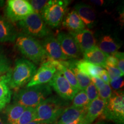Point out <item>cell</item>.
<instances>
[{
    "instance_id": "obj_1",
    "label": "cell",
    "mask_w": 124,
    "mask_h": 124,
    "mask_svg": "<svg viewBox=\"0 0 124 124\" xmlns=\"http://www.w3.org/2000/svg\"><path fill=\"white\" fill-rule=\"evenodd\" d=\"M69 106V101L59 96H49L41 102L36 110L35 121L55 123Z\"/></svg>"
},
{
    "instance_id": "obj_2",
    "label": "cell",
    "mask_w": 124,
    "mask_h": 124,
    "mask_svg": "<svg viewBox=\"0 0 124 124\" xmlns=\"http://www.w3.org/2000/svg\"><path fill=\"white\" fill-rule=\"evenodd\" d=\"M52 94L49 84L37 85L18 90L13 97V103L25 108H36Z\"/></svg>"
},
{
    "instance_id": "obj_3",
    "label": "cell",
    "mask_w": 124,
    "mask_h": 124,
    "mask_svg": "<svg viewBox=\"0 0 124 124\" xmlns=\"http://www.w3.org/2000/svg\"><path fill=\"white\" fill-rule=\"evenodd\" d=\"M37 70L35 63L25 59L16 61L15 67L10 70L9 86L10 89H18L31 80Z\"/></svg>"
},
{
    "instance_id": "obj_4",
    "label": "cell",
    "mask_w": 124,
    "mask_h": 124,
    "mask_svg": "<svg viewBox=\"0 0 124 124\" xmlns=\"http://www.w3.org/2000/svg\"><path fill=\"white\" fill-rule=\"evenodd\" d=\"M16 46L23 55L34 63L44 62L46 55L43 46L36 39L21 35L16 39Z\"/></svg>"
},
{
    "instance_id": "obj_5",
    "label": "cell",
    "mask_w": 124,
    "mask_h": 124,
    "mask_svg": "<svg viewBox=\"0 0 124 124\" xmlns=\"http://www.w3.org/2000/svg\"><path fill=\"white\" fill-rule=\"evenodd\" d=\"M102 117L116 124H124V94L123 90L114 91L106 102Z\"/></svg>"
},
{
    "instance_id": "obj_6",
    "label": "cell",
    "mask_w": 124,
    "mask_h": 124,
    "mask_svg": "<svg viewBox=\"0 0 124 124\" xmlns=\"http://www.w3.org/2000/svg\"><path fill=\"white\" fill-rule=\"evenodd\" d=\"M25 35L33 38H45L49 35V30L41 16L33 12L18 23Z\"/></svg>"
},
{
    "instance_id": "obj_7",
    "label": "cell",
    "mask_w": 124,
    "mask_h": 124,
    "mask_svg": "<svg viewBox=\"0 0 124 124\" xmlns=\"http://www.w3.org/2000/svg\"><path fill=\"white\" fill-rule=\"evenodd\" d=\"M70 2L68 0L49 1L41 15L45 23L51 28L58 27L66 15Z\"/></svg>"
},
{
    "instance_id": "obj_8",
    "label": "cell",
    "mask_w": 124,
    "mask_h": 124,
    "mask_svg": "<svg viewBox=\"0 0 124 124\" xmlns=\"http://www.w3.org/2000/svg\"><path fill=\"white\" fill-rule=\"evenodd\" d=\"M34 12L29 1L9 0L5 9L8 20L12 22H19Z\"/></svg>"
},
{
    "instance_id": "obj_9",
    "label": "cell",
    "mask_w": 124,
    "mask_h": 124,
    "mask_svg": "<svg viewBox=\"0 0 124 124\" xmlns=\"http://www.w3.org/2000/svg\"><path fill=\"white\" fill-rule=\"evenodd\" d=\"M49 85L56 91L59 97L66 101H72L78 92L71 86L60 71H56Z\"/></svg>"
},
{
    "instance_id": "obj_10",
    "label": "cell",
    "mask_w": 124,
    "mask_h": 124,
    "mask_svg": "<svg viewBox=\"0 0 124 124\" xmlns=\"http://www.w3.org/2000/svg\"><path fill=\"white\" fill-rule=\"evenodd\" d=\"M56 71L54 65L46 57L31 80L27 83V87L47 84L52 79Z\"/></svg>"
},
{
    "instance_id": "obj_11",
    "label": "cell",
    "mask_w": 124,
    "mask_h": 124,
    "mask_svg": "<svg viewBox=\"0 0 124 124\" xmlns=\"http://www.w3.org/2000/svg\"><path fill=\"white\" fill-rule=\"evenodd\" d=\"M56 39L59 43L63 54L68 60L76 59L80 56L81 52L70 33L60 32L58 34Z\"/></svg>"
},
{
    "instance_id": "obj_12",
    "label": "cell",
    "mask_w": 124,
    "mask_h": 124,
    "mask_svg": "<svg viewBox=\"0 0 124 124\" xmlns=\"http://www.w3.org/2000/svg\"><path fill=\"white\" fill-rule=\"evenodd\" d=\"M41 44L47 58L57 61L68 60L63 54L58 40L54 36L49 35L46 37Z\"/></svg>"
},
{
    "instance_id": "obj_13",
    "label": "cell",
    "mask_w": 124,
    "mask_h": 124,
    "mask_svg": "<svg viewBox=\"0 0 124 124\" xmlns=\"http://www.w3.org/2000/svg\"><path fill=\"white\" fill-rule=\"evenodd\" d=\"M73 37L81 53H84L96 46L94 33L89 29H85L75 33H70Z\"/></svg>"
},
{
    "instance_id": "obj_14",
    "label": "cell",
    "mask_w": 124,
    "mask_h": 124,
    "mask_svg": "<svg viewBox=\"0 0 124 124\" xmlns=\"http://www.w3.org/2000/svg\"><path fill=\"white\" fill-rule=\"evenodd\" d=\"M74 9L86 27L89 28L95 27L97 24V16L91 6L84 3H79L75 5Z\"/></svg>"
},
{
    "instance_id": "obj_15",
    "label": "cell",
    "mask_w": 124,
    "mask_h": 124,
    "mask_svg": "<svg viewBox=\"0 0 124 124\" xmlns=\"http://www.w3.org/2000/svg\"><path fill=\"white\" fill-rule=\"evenodd\" d=\"M107 101L98 97L95 100L90 102L87 108L85 120L87 124H91L95 120L102 116Z\"/></svg>"
},
{
    "instance_id": "obj_16",
    "label": "cell",
    "mask_w": 124,
    "mask_h": 124,
    "mask_svg": "<svg viewBox=\"0 0 124 124\" xmlns=\"http://www.w3.org/2000/svg\"><path fill=\"white\" fill-rule=\"evenodd\" d=\"M87 107L78 108L71 105L67 107L63 111L56 124H66L85 118Z\"/></svg>"
},
{
    "instance_id": "obj_17",
    "label": "cell",
    "mask_w": 124,
    "mask_h": 124,
    "mask_svg": "<svg viewBox=\"0 0 124 124\" xmlns=\"http://www.w3.org/2000/svg\"><path fill=\"white\" fill-rule=\"evenodd\" d=\"M17 36L15 26L10 21L0 16V43L13 42Z\"/></svg>"
},
{
    "instance_id": "obj_18",
    "label": "cell",
    "mask_w": 124,
    "mask_h": 124,
    "mask_svg": "<svg viewBox=\"0 0 124 124\" xmlns=\"http://www.w3.org/2000/svg\"><path fill=\"white\" fill-rule=\"evenodd\" d=\"M83 60L95 66L102 67L104 69L108 55L101 50L97 45L89 50L84 52Z\"/></svg>"
},
{
    "instance_id": "obj_19",
    "label": "cell",
    "mask_w": 124,
    "mask_h": 124,
    "mask_svg": "<svg viewBox=\"0 0 124 124\" xmlns=\"http://www.w3.org/2000/svg\"><path fill=\"white\" fill-rule=\"evenodd\" d=\"M98 48L107 55H113L118 51L121 44L113 35L107 34L101 37L98 41Z\"/></svg>"
},
{
    "instance_id": "obj_20",
    "label": "cell",
    "mask_w": 124,
    "mask_h": 124,
    "mask_svg": "<svg viewBox=\"0 0 124 124\" xmlns=\"http://www.w3.org/2000/svg\"><path fill=\"white\" fill-rule=\"evenodd\" d=\"M10 71L0 77V110L5 108L12 98V92L9 86Z\"/></svg>"
},
{
    "instance_id": "obj_21",
    "label": "cell",
    "mask_w": 124,
    "mask_h": 124,
    "mask_svg": "<svg viewBox=\"0 0 124 124\" xmlns=\"http://www.w3.org/2000/svg\"><path fill=\"white\" fill-rule=\"evenodd\" d=\"M63 26L70 31V33H75L86 29L84 23L74 10L65 16L63 21Z\"/></svg>"
},
{
    "instance_id": "obj_22",
    "label": "cell",
    "mask_w": 124,
    "mask_h": 124,
    "mask_svg": "<svg viewBox=\"0 0 124 124\" xmlns=\"http://www.w3.org/2000/svg\"><path fill=\"white\" fill-rule=\"evenodd\" d=\"M75 64L78 69L90 78L99 77L102 71L104 70L102 67L91 64L84 60H75Z\"/></svg>"
},
{
    "instance_id": "obj_23",
    "label": "cell",
    "mask_w": 124,
    "mask_h": 124,
    "mask_svg": "<svg viewBox=\"0 0 124 124\" xmlns=\"http://www.w3.org/2000/svg\"><path fill=\"white\" fill-rule=\"evenodd\" d=\"M5 108L6 122L7 124H12L19 118L27 108L21 105L13 103L7 105Z\"/></svg>"
},
{
    "instance_id": "obj_24",
    "label": "cell",
    "mask_w": 124,
    "mask_h": 124,
    "mask_svg": "<svg viewBox=\"0 0 124 124\" xmlns=\"http://www.w3.org/2000/svg\"><path fill=\"white\" fill-rule=\"evenodd\" d=\"M68 63L75 76L79 90H85L91 83L90 78L78 69L75 64V60H69Z\"/></svg>"
},
{
    "instance_id": "obj_25",
    "label": "cell",
    "mask_w": 124,
    "mask_h": 124,
    "mask_svg": "<svg viewBox=\"0 0 124 124\" xmlns=\"http://www.w3.org/2000/svg\"><path fill=\"white\" fill-rule=\"evenodd\" d=\"M90 103L84 90H80L74 96L72 100V106L78 108L87 107Z\"/></svg>"
},
{
    "instance_id": "obj_26",
    "label": "cell",
    "mask_w": 124,
    "mask_h": 124,
    "mask_svg": "<svg viewBox=\"0 0 124 124\" xmlns=\"http://www.w3.org/2000/svg\"><path fill=\"white\" fill-rule=\"evenodd\" d=\"M35 108H27L19 118L12 124H28L29 122L34 121L35 120Z\"/></svg>"
},
{
    "instance_id": "obj_27",
    "label": "cell",
    "mask_w": 124,
    "mask_h": 124,
    "mask_svg": "<svg viewBox=\"0 0 124 124\" xmlns=\"http://www.w3.org/2000/svg\"><path fill=\"white\" fill-rule=\"evenodd\" d=\"M11 70L10 62L2 49L0 48V77Z\"/></svg>"
},
{
    "instance_id": "obj_28",
    "label": "cell",
    "mask_w": 124,
    "mask_h": 124,
    "mask_svg": "<svg viewBox=\"0 0 124 124\" xmlns=\"http://www.w3.org/2000/svg\"><path fill=\"white\" fill-rule=\"evenodd\" d=\"M105 69H106V70L108 72L110 81L115 80L124 76V74L118 69L117 67L106 66L105 67Z\"/></svg>"
},
{
    "instance_id": "obj_29",
    "label": "cell",
    "mask_w": 124,
    "mask_h": 124,
    "mask_svg": "<svg viewBox=\"0 0 124 124\" xmlns=\"http://www.w3.org/2000/svg\"><path fill=\"white\" fill-rule=\"evenodd\" d=\"M49 1H36V0H32L29 1L31 7L33 8L34 12L39 14L41 15V13L44 10V8L46 7V4H48Z\"/></svg>"
},
{
    "instance_id": "obj_30",
    "label": "cell",
    "mask_w": 124,
    "mask_h": 124,
    "mask_svg": "<svg viewBox=\"0 0 124 124\" xmlns=\"http://www.w3.org/2000/svg\"><path fill=\"white\" fill-rule=\"evenodd\" d=\"M84 90L86 93V95L87 96L88 99L90 102H92L93 101L95 100L98 97V90L92 82L90 83L89 86L85 89Z\"/></svg>"
},
{
    "instance_id": "obj_31",
    "label": "cell",
    "mask_w": 124,
    "mask_h": 124,
    "mask_svg": "<svg viewBox=\"0 0 124 124\" xmlns=\"http://www.w3.org/2000/svg\"><path fill=\"white\" fill-rule=\"evenodd\" d=\"M98 97L105 101H108V99L112 95L113 91L109 85L105 84V86L98 90Z\"/></svg>"
},
{
    "instance_id": "obj_32",
    "label": "cell",
    "mask_w": 124,
    "mask_h": 124,
    "mask_svg": "<svg viewBox=\"0 0 124 124\" xmlns=\"http://www.w3.org/2000/svg\"><path fill=\"white\" fill-rule=\"evenodd\" d=\"M116 58L117 62V67L122 74H124V54L121 52H116L113 54Z\"/></svg>"
},
{
    "instance_id": "obj_33",
    "label": "cell",
    "mask_w": 124,
    "mask_h": 124,
    "mask_svg": "<svg viewBox=\"0 0 124 124\" xmlns=\"http://www.w3.org/2000/svg\"><path fill=\"white\" fill-rule=\"evenodd\" d=\"M111 89H113L114 91L121 90L122 88L124 87V78L123 77L119 78L113 81H110L109 83Z\"/></svg>"
},
{
    "instance_id": "obj_34",
    "label": "cell",
    "mask_w": 124,
    "mask_h": 124,
    "mask_svg": "<svg viewBox=\"0 0 124 124\" xmlns=\"http://www.w3.org/2000/svg\"><path fill=\"white\" fill-rule=\"evenodd\" d=\"M90 79L91 82L95 85L98 90L102 89L105 86V83L100 77H91Z\"/></svg>"
},
{
    "instance_id": "obj_35",
    "label": "cell",
    "mask_w": 124,
    "mask_h": 124,
    "mask_svg": "<svg viewBox=\"0 0 124 124\" xmlns=\"http://www.w3.org/2000/svg\"><path fill=\"white\" fill-rule=\"evenodd\" d=\"M117 59H116V58L114 57V56L113 55H108V58H107L106 66L117 67Z\"/></svg>"
},
{
    "instance_id": "obj_36",
    "label": "cell",
    "mask_w": 124,
    "mask_h": 124,
    "mask_svg": "<svg viewBox=\"0 0 124 124\" xmlns=\"http://www.w3.org/2000/svg\"><path fill=\"white\" fill-rule=\"evenodd\" d=\"M99 77H100V78L103 80V82H104L105 84L109 85L110 80L109 77H108V73L106 70L104 69L102 71L101 73L100 74V76H99Z\"/></svg>"
},
{
    "instance_id": "obj_37",
    "label": "cell",
    "mask_w": 124,
    "mask_h": 124,
    "mask_svg": "<svg viewBox=\"0 0 124 124\" xmlns=\"http://www.w3.org/2000/svg\"><path fill=\"white\" fill-rule=\"evenodd\" d=\"M66 124H87L86 121L85 120V118H80L75 121L71 122V123Z\"/></svg>"
},
{
    "instance_id": "obj_38",
    "label": "cell",
    "mask_w": 124,
    "mask_h": 124,
    "mask_svg": "<svg viewBox=\"0 0 124 124\" xmlns=\"http://www.w3.org/2000/svg\"><path fill=\"white\" fill-rule=\"evenodd\" d=\"M90 2L93 3L94 4L97 5H100L101 6L102 5L104 4L105 2L103 1H91Z\"/></svg>"
},
{
    "instance_id": "obj_39",
    "label": "cell",
    "mask_w": 124,
    "mask_h": 124,
    "mask_svg": "<svg viewBox=\"0 0 124 124\" xmlns=\"http://www.w3.org/2000/svg\"><path fill=\"white\" fill-rule=\"evenodd\" d=\"M28 124H55V123L50 124V123H47V122H40V121H34L29 122V123Z\"/></svg>"
},
{
    "instance_id": "obj_40",
    "label": "cell",
    "mask_w": 124,
    "mask_h": 124,
    "mask_svg": "<svg viewBox=\"0 0 124 124\" xmlns=\"http://www.w3.org/2000/svg\"><path fill=\"white\" fill-rule=\"evenodd\" d=\"M0 124H7L6 120L0 115Z\"/></svg>"
},
{
    "instance_id": "obj_41",
    "label": "cell",
    "mask_w": 124,
    "mask_h": 124,
    "mask_svg": "<svg viewBox=\"0 0 124 124\" xmlns=\"http://www.w3.org/2000/svg\"><path fill=\"white\" fill-rule=\"evenodd\" d=\"M94 124H111L110 123H108V122H106L105 121H98L97 122H96Z\"/></svg>"
}]
</instances>
